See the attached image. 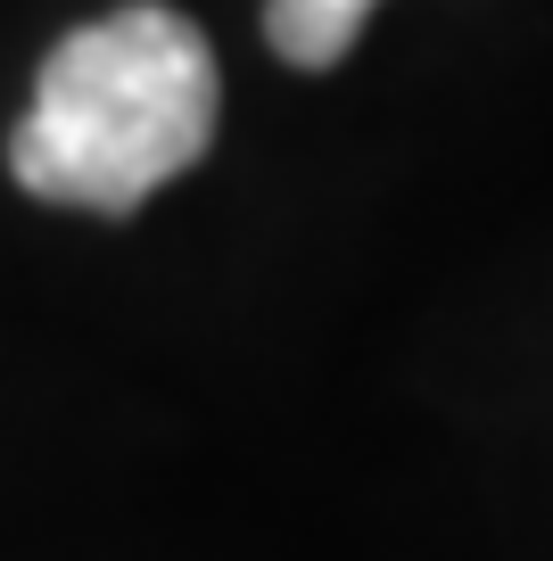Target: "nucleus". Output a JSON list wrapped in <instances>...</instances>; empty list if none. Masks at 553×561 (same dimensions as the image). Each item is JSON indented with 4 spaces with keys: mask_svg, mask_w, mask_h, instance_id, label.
Here are the masks:
<instances>
[{
    "mask_svg": "<svg viewBox=\"0 0 553 561\" xmlns=\"http://www.w3.org/2000/svg\"><path fill=\"white\" fill-rule=\"evenodd\" d=\"M224 116L215 50L182 9H108L42 58L34 107L9 133V174L42 207L133 215L191 174Z\"/></svg>",
    "mask_w": 553,
    "mask_h": 561,
    "instance_id": "f257e3e1",
    "label": "nucleus"
},
{
    "mask_svg": "<svg viewBox=\"0 0 553 561\" xmlns=\"http://www.w3.org/2000/svg\"><path fill=\"white\" fill-rule=\"evenodd\" d=\"M356 34H363L356 0H264V42H273V58H290V67H306V75L339 67Z\"/></svg>",
    "mask_w": 553,
    "mask_h": 561,
    "instance_id": "f03ea898",
    "label": "nucleus"
},
{
    "mask_svg": "<svg viewBox=\"0 0 553 561\" xmlns=\"http://www.w3.org/2000/svg\"><path fill=\"white\" fill-rule=\"evenodd\" d=\"M356 9H363V18H372V9H381V0H356Z\"/></svg>",
    "mask_w": 553,
    "mask_h": 561,
    "instance_id": "7ed1b4c3",
    "label": "nucleus"
}]
</instances>
